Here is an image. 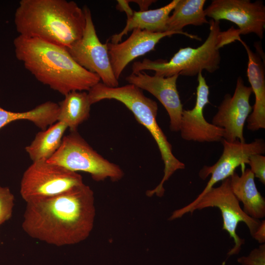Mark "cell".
Segmentation results:
<instances>
[{"mask_svg": "<svg viewBox=\"0 0 265 265\" xmlns=\"http://www.w3.org/2000/svg\"><path fill=\"white\" fill-rule=\"evenodd\" d=\"M22 228L30 237L62 246L79 243L94 226V192L84 183L56 196L26 203Z\"/></svg>", "mask_w": 265, "mask_h": 265, "instance_id": "1", "label": "cell"}, {"mask_svg": "<svg viewBox=\"0 0 265 265\" xmlns=\"http://www.w3.org/2000/svg\"><path fill=\"white\" fill-rule=\"evenodd\" d=\"M13 44L16 57L25 68L38 81L64 96L75 91H88L101 80L78 64L66 47L19 35Z\"/></svg>", "mask_w": 265, "mask_h": 265, "instance_id": "2", "label": "cell"}, {"mask_svg": "<svg viewBox=\"0 0 265 265\" xmlns=\"http://www.w3.org/2000/svg\"><path fill=\"white\" fill-rule=\"evenodd\" d=\"M19 35L68 48L80 39L86 19L76 2L66 0H21L14 14Z\"/></svg>", "mask_w": 265, "mask_h": 265, "instance_id": "3", "label": "cell"}, {"mask_svg": "<svg viewBox=\"0 0 265 265\" xmlns=\"http://www.w3.org/2000/svg\"><path fill=\"white\" fill-rule=\"evenodd\" d=\"M88 94L91 105L105 99H114L122 103L150 132L158 146L164 168L160 183L149 190V194L162 196L165 191L163 184L175 172L185 169V164L175 157L171 144L157 123L158 106L156 102L146 97L142 90L130 83L111 87L100 82L88 91Z\"/></svg>", "mask_w": 265, "mask_h": 265, "instance_id": "4", "label": "cell"}, {"mask_svg": "<svg viewBox=\"0 0 265 265\" xmlns=\"http://www.w3.org/2000/svg\"><path fill=\"white\" fill-rule=\"evenodd\" d=\"M209 24V34L199 47L180 48L169 61L145 58L142 61H135L132 65V73L153 70L155 75L163 77L176 75L193 77L203 70L211 73L216 71L221 61L220 49L237 41L240 34L233 26L222 31L220 21L212 19Z\"/></svg>", "mask_w": 265, "mask_h": 265, "instance_id": "5", "label": "cell"}, {"mask_svg": "<svg viewBox=\"0 0 265 265\" xmlns=\"http://www.w3.org/2000/svg\"><path fill=\"white\" fill-rule=\"evenodd\" d=\"M46 161L73 172L88 173L97 182L107 178L117 181L124 175L119 165L94 150L77 131L64 136L60 147Z\"/></svg>", "mask_w": 265, "mask_h": 265, "instance_id": "6", "label": "cell"}, {"mask_svg": "<svg viewBox=\"0 0 265 265\" xmlns=\"http://www.w3.org/2000/svg\"><path fill=\"white\" fill-rule=\"evenodd\" d=\"M83 184L77 172L40 160L32 162L23 173L20 192L27 203L56 196Z\"/></svg>", "mask_w": 265, "mask_h": 265, "instance_id": "7", "label": "cell"}, {"mask_svg": "<svg viewBox=\"0 0 265 265\" xmlns=\"http://www.w3.org/2000/svg\"><path fill=\"white\" fill-rule=\"evenodd\" d=\"M222 141L223 152L217 162L212 166H204L199 171V176L203 180L211 175L205 188L191 203L173 212L169 220L180 218L190 212L192 208L215 184L229 178L238 166L245 167V164L248 163L251 156L265 153V143L262 138H257L248 143L238 140L228 142L224 139Z\"/></svg>", "mask_w": 265, "mask_h": 265, "instance_id": "8", "label": "cell"}, {"mask_svg": "<svg viewBox=\"0 0 265 265\" xmlns=\"http://www.w3.org/2000/svg\"><path fill=\"white\" fill-rule=\"evenodd\" d=\"M239 202L232 191L230 178H228L221 181L219 186H213L210 189L190 212L192 213L195 210L210 207H216L220 210L223 219L222 229L227 232L235 243L234 247L227 254L228 256L238 254L241 245L244 243V239L237 234L238 223L244 222L253 237L261 223L259 219H254L246 214L240 207Z\"/></svg>", "mask_w": 265, "mask_h": 265, "instance_id": "9", "label": "cell"}, {"mask_svg": "<svg viewBox=\"0 0 265 265\" xmlns=\"http://www.w3.org/2000/svg\"><path fill=\"white\" fill-rule=\"evenodd\" d=\"M86 25L80 39L67 48L74 60L86 70L97 74L102 83L111 87H118L119 82L113 73L106 44L100 41L92 20L90 9L83 8Z\"/></svg>", "mask_w": 265, "mask_h": 265, "instance_id": "10", "label": "cell"}, {"mask_svg": "<svg viewBox=\"0 0 265 265\" xmlns=\"http://www.w3.org/2000/svg\"><path fill=\"white\" fill-rule=\"evenodd\" d=\"M206 17L226 20L237 25L240 35L253 33L262 39L265 26V6L261 0H213L204 9Z\"/></svg>", "mask_w": 265, "mask_h": 265, "instance_id": "11", "label": "cell"}, {"mask_svg": "<svg viewBox=\"0 0 265 265\" xmlns=\"http://www.w3.org/2000/svg\"><path fill=\"white\" fill-rule=\"evenodd\" d=\"M252 93L251 88L246 86L238 77L233 95L226 94L218 106L212 124L224 129L223 139L226 141L245 142L243 129L253 109L249 103Z\"/></svg>", "mask_w": 265, "mask_h": 265, "instance_id": "12", "label": "cell"}, {"mask_svg": "<svg viewBox=\"0 0 265 265\" xmlns=\"http://www.w3.org/2000/svg\"><path fill=\"white\" fill-rule=\"evenodd\" d=\"M198 86L194 106L191 109H183L179 131L182 138L186 141L212 142L222 141L223 129L209 123L205 118L203 110L209 103V87L202 72L197 75Z\"/></svg>", "mask_w": 265, "mask_h": 265, "instance_id": "13", "label": "cell"}, {"mask_svg": "<svg viewBox=\"0 0 265 265\" xmlns=\"http://www.w3.org/2000/svg\"><path fill=\"white\" fill-rule=\"evenodd\" d=\"M179 75L169 77L150 76L142 71L132 73L125 78L130 84L154 96L165 108L170 119V129L179 131L183 105L177 88Z\"/></svg>", "mask_w": 265, "mask_h": 265, "instance_id": "14", "label": "cell"}, {"mask_svg": "<svg viewBox=\"0 0 265 265\" xmlns=\"http://www.w3.org/2000/svg\"><path fill=\"white\" fill-rule=\"evenodd\" d=\"M132 31L124 41L117 44L106 43L112 69L117 80L130 62L153 50L162 38L176 34H182L175 31L153 32L137 28Z\"/></svg>", "mask_w": 265, "mask_h": 265, "instance_id": "15", "label": "cell"}, {"mask_svg": "<svg viewBox=\"0 0 265 265\" xmlns=\"http://www.w3.org/2000/svg\"><path fill=\"white\" fill-rule=\"evenodd\" d=\"M248 56L247 76L255 95V104L252 112L247 119V127L252 131L265 128V69L260 56L254 53L239 37Z\"/></svg>", "mask_w": 265, "mask_h": 265, "instance_id": "16", "label": "cell"}, {"mask_svg": "<svg viewBox=\"0 0 265 265\" xmlns=\"http://www.w3.org/2000/svg\"><path fill=\"white\" fill-rule=\"evenodd\" d=\"M254 175L250 169H241L240 176L235 172L230 178L232 191L243 205L244 212L256 219L265 216V200L258 190Z\"/></svg>", "mask_w": 265, "mask_h": 265, "instance_id": "17", "label": "cell"}, {"mask_svg": "<svg viewBox=\"0 0 265 265\" xmlns=\"http://www.w3.org/2000/svg\"><path fill=\"white\" fill-rule=\"evenodd\" d=\"M179 0H173L160 8L145 11H133L132 17L127 19L126 26L119 33L113 35L110 42L117 44L121 42L122 37L134 29L146 30L153 32L166 31V24L169 14Z\"/></svg>", "mask_w": 265, "mask_h": 265, "instance_id": "18", "label": "cell"}, {"mask_svg": "<svg viewBox=\"0 0 265 265\" xmlns=\"http://www.w3.org/2000/svg\"><path fill=\"white\" fill-rule=\"evenodd\" d=\"M205 0H179L169 16L166 24V31L181 33L187 37L201 40L198 36L183 31L188 25L200 26L209 24L205 14Z\"/></svg>", "mask_w": 265, "mask_h": 265, "instance_id": "19", "label": "cell"}, {"mask_svg": "<svg viewBox=\"0 0 265 265\" xmlns=\"http://www.w3.org/2000/svg\"><path fill=\"white\" fill-rule=\"evenodd\" d=\"M67 128L65 123L57 121L37 133L31 143L25 147L32 162L50 158L60 147Z\"/></svg>", "mask_w": 265, "mask_h": 265, "instance_id": "20", "label": "cell"}, {"mask_svg": "<svg viewBox=\"0 0 265 265\" xmlns=\"http://www.w3.org/2000/svg\"><path fill=\"white\" fill-rule=\"evenodd\" d=\"M59 103L57 121L65 123L71 131H76L78 126L88 119L90 104L88 92L75 91L64 96Z\"/></svg>", "mask_w": 265, "mask_h": 265, "instance_id": "21", "label": "cell"}, {"mask_svg": "<svg viewBox=\"0 0 265 265\" xmlns=\"http://www.w3.org/2000/svg\"><path fill=\"white\" fill-rule=\"evenodd\" d=\"M58 113V104L52 101L46 102L24 112L8 111L0 106V129L13 121L26 120L45 130L57 121Z\"/></svg>", "mask_w": 265, "mask_h": 265, "instance_id": "22", "label": "cell"}, {"mask_svg": "<svg viewBox=\"0 0 265 265\" xmlns=\"http://www.w3.org/2000/svg\"><path fill=\"white\" fill-rule=\"evenodd\" d=\"M15 198L8 187L0 186V225L12 215Z\"/></svg>", "mask_w": 265, "mask_h": 265, "instance_id": "23", "label": "cell"}, {"mask_svg": "<svg viewBox=\"0 0 265 265\" xmlns=\"http://www.w3.org/2000/svg\"><path fill=\"white\" fill-rule=\"evenodd\" d=\"M254 177L265 184V157L262 154H254L250 157L248 163Z\"/></svg>", "mask_w": 265, "mask_h": 265, "instance_id": "24", "label": "cell"}, {"mask_svg": "<svg viewBox=\"0 0 265 265\" xmlns=\"http://www.w3.org/2000/svg\"><path fill=\"white\" fill-rule=\"evenodd\" d=\"M238 262L242 265H265V244L251 251L248 256L238 259Z\"/></svg>", "mask_w": 265, "mask_h": 265, "instance_id": "25", "label": "cell"}, {"mask_svg": "<svg viewBox=\"0 0 265 265\" xmlns=\"http://www.w3.org/2000/svg\"><path fill=\"white\" fill-rule=\"evenodd\" d=\"M253 238L260 243L265 242V220L261 221L260 224L253 235Z\"/></svg>", "mask_w": 265, "mask_h": 265, "instance_id": "26", "label": "cell"}, {"mask_svg": "<svg viewBox=\"0 0 265 265\" xmlns=\"http://www.w3.org/2000/svg\"><path fill=\"white\" fill-rule=\"evenodd\" d=\"M118 4L116 5V8L118 10L121 11H124L127 16V19L132 17L133 14V10H132L129 6V0H117Z\"/></svg>", "mask_w": 265, "mask_h": 265, "instance_id": "27", "label": "cell"}, {"mask_svg": "<svg viewBox=\"0 0 265 265\" xmlns=\"http://www.w3.org/2000/svg\"><path fill=\"white\" fill-rule=\"evenodd\" d=\"M129 1L130 2H133L136 3L140 7V11L147 10L150 5L156 1V0H135Z\"/></svg>", "mask_w": 265, "mask_h": 265, "instance_id": "28", "label": "cell"}, {"mask_svg": "<svg viewBox=\"0 0 265 265\" xmlns=\"http://www.w3.org/2000/svg\"></svg>", "mask_w": 265, "mask_h": 265, "instance_id": "29", "label": "cell"}]
</instances>
